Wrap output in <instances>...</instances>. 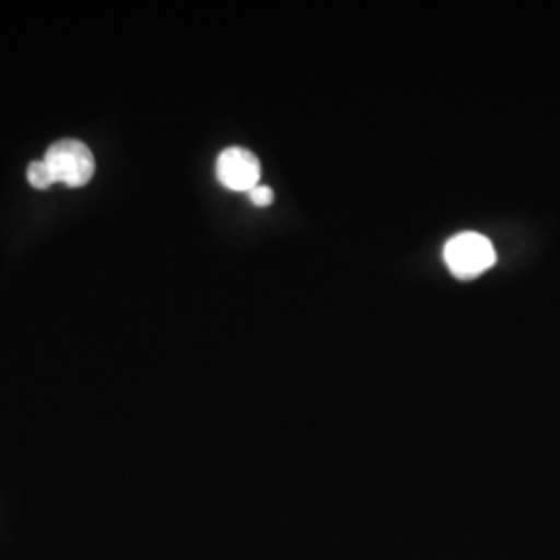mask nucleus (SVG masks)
Instances as JSON below:
<instances>
[{
	"label": "nucleus",
	"mask_w": 560,
	"mask_h": 560,
	"mask_svg": "<svg viewBox=\"0 0 560 560\" xmlns=\"http://www.w3.org/2000/svg\"><path fill=\"white\" fill-rule=\"evenodd\" d=\"M27 180L36 189H48V187H52L57 183L55 177H52V173H50V168H48V164L44 161L32 162L27 166Z\"/></svg>",
	"instance_id": "4"
},
{
	"label": "nucleus",
	"mask_w": 560,
	"mask_h": 560,
	"mask_svg": "<svg viewBox=\"0 0 560 560\" xmlns=\"http://www.w3.org/2000/svg\"><path fill=\"white\" fill-rule=\"evenodd\" d=\"M249 200L254 201L256 206H260V208H266V206H270L272 200H275V196H272V189L270 187H254L252 191H249Z\"/></svg>",
	"instance_id": "5"
},
{
	"label": "nucleus",
	"mask_w": 560,
	"mask_h": 560,
	"mask_svg": "<svg viewBox=\"0 0 560 560\" xmlns=\"http://www.w3.org/2000/svg\"><path fill=\"white\" fill-rule=\"evenodd\" d=\"M444 261L457 279H476L494 266L492 243L478 233H463L444 247Z\"/></svg>",
	"instance_id": "2"
},
{
	"label": "nucleus",
	"mask_w": 560,
	"mask_h": 560,
	"mask_svg": "<svg viewBox=\"0 0 560 560\" xmlns=\"http://www.w3.org/2000/svg\"><path fill=\"white\" fill-rule=\"evenodd\" d=\"M44 162L57 183L67 187H83L94 177L96 161L92 150L78 140H60L52 143L46 152Z\"/></svg>",
	"instance_id": "1"
},
{
	"label": "nucleus",
	"mask_w": 560,
	"mask_h": 560,
	"mask_svg": "<svg viewBox=\"0 0 560 560\" xmlns=\"http://www.w3.org/2000/svg\"><path fill=\"white\" fill-rule=\"evenodd\" d=\"M261 166L254 152L226 148L217 162V177L231 191H252L260 185Z\"/></svg>",
	"instance_id": "3"
}]
</instances>
